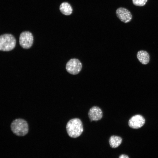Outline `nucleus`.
I'll return each mask as SVG.
<instances>
[{"label":"nucleus","instance_id":"obj_7","mask_svg":"<svg viewBox=\"0 0 158 158\" xmlns=\"http://www.w3.org/2000/svg\"><path fill=\"white\" fill-rule=\"evenodd\" d=\"M145 119L140 115L133 116L128 121V125L131 128L138 129L142 127L145 124Z\"/></svg>","mask_w":158,"mask_h":158},{"label":"nucleus","instance_id":"obj_5","mask_svg":"<svg viewBox=\"0 0 158 158\" xmlns=\"http://www.w3.org/2000/svg\"><path fill=\"white\" fill-rule=\"evenodd\" d=\"M82 64L80 61L76 59H70L66 65V69L71 74L76 75L81 71Z\"/></svg>","mask_w":158,"mask_h":158},{"label":"nucleus","instance_id":"obj_13","mask_svg":"<svg viewBox=\"0 0 158 158\" xmlns=\"http://www.w3.org/2000/svg\"><path fill=\"white\" fill-rule=\"evenodd\" d=\"M119 158H129V157L126 155L122 154L119 157Z\"/></svg>","mask_w":158,"mask_h":158},{"label":"nucleus","instance_id":"obj_4","mask_svg":"<svg viewBox=\"0 0 158 158\" xmlns=\"http://www.w3.org/2000/svg\"><path fill=\"white\" fill-rule=\"evenodd\" d=\"M33 37L32 33L29 31H24L20 35L19 42L20 46L25 49L30 48L32 45Z\"/></svg>","mask_w":158,"mask_h":158},{"label":"nucleus","instance_id":"obj_10","mask_svg":"<svg viewBox=\"0 0 158 158\" xmlns=\"http://www.w3.org/2000/svg\"><path fill=\"white\" fill-rule=\"evenodd\" d=\"M59 10L63 14L66 16L71 15L73 11L71 6L67 2H63L59 6Z\"/></svg>","mask_w":158,"mask_h":158},{"label":"nucleus","instance_id":"obj_6","mask_svg":"<svg viewBox=\"0 0 158 158\" xmlns=\"http://www.w3.org/2000/svg\"><path fill=\"white\" fill-rule=\"evenodd\" d=\"M116 14L118 18L125 23L130 22L132 19V16L130 12L124 8H118L116 10Z\"/></svg>","mask_w":158,"mask_h":158},{"label":"nucleus","instance_id":"obj_1","mask_svg":"<svg viewBox=\"0 0 158 158\" xmlns=\"http://www.w3.org/2000/svg\"><path fill=\"white\" fill-rule=\"evenodd\" d=\"M66 128L68 135L72 138H76L80 136L83 130L82 122L78 118H74L69 120L67 123Z\"/></svg>","mask_w":158,"mask_h":158},{"label":"nucleus","instance_id":"obj_3","mask_svg":"<svg viewBox=\"0 0 158 158\" xmlns=\"http://www.w3.org/2000/svg\"><path fill=\"white\" fill-rule=\"evenodd\" d=\"M16 44V40L12 35L5 34L0 37V50L9 51L13 49Z\"/></svg>","mask_w":158,"mask_h":158},{"label":"nucleus","instance_id":"obj_9","mask_svg":"<svg viewBox=\"0 0 158 158\" xmlns=\"http://www.w3.org/2000/svg\"><path fill=\"white\" fill-rule=\"evenodd\" d=\"M137 57L139 61L142 64H148L150 60V56L148 52L144 50L138 51L137 54Z\"/></svg>","mask_w":158,"mask_h":158},{"label":"nucleus","instance_id":"obj_8","mask_svg":"<svg viewBox=\"0 0 158 158\" xmlns=\"http://www.w3.org/2000/svg\"><path fill=\"white\" fill-rule=\"evenodd\" d=\"M88 114L91 122L100 120L103 116L102 111L99 107L97 106H94L91 108Z\"/></svg>","mask_w":158,"mask_h":158},{"label":"nucleus","instance_id":"obj_11","mask_svg":"<svg viewBox=\"0 0 158 158\" xmlns=\"http://www.w3.org/2000/svg\"><path fill=\"white\" fill-rule=\"evenodd\" d=\"M122 141V138L119 136L116 135L111 136L109 139V145L113 148L118 147L121 144Z\"/></svg>","mask_w":158,"mask_h":158},{"label":"nucleus","instance_id":"obj_2","mask_svg":"<svg viewBox=\"0 0 158 158\" xmlns=\"http://www.w3.org/2000/svg\"><path fill=\"white\" fill-rule=\"evenodd\" d=\"M11 128L12 132L18 136H23L28 132V126L26 121L21 118L17 119L12 122Z\"/></svg>","mask_w":158,"mask_h":158},{"label":"nucleus","instance_id":"obj_12","mask_svg":"<svg viewBox=\"0 0 158 158\" xmlns=\"http://www.w3.org/2000/svg\"><path fill=\"white\" fill-rule=\"evenodd\" d=\"M147 0H132L133 4L137 6H142L145 5Z\"/></svg>","mask_w":158,"mask_h":158}]
</instances>
